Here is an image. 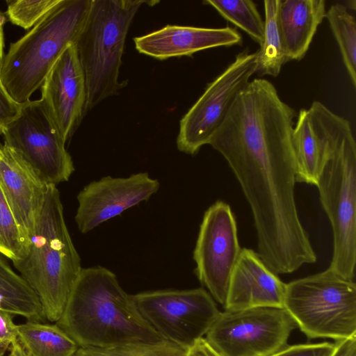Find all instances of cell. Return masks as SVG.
Segmentation results:
<instances>
[{
	"mask_svg": "<svg viewBox=\"0 0 356 356\" xmlns=\"http://www.w3.org/2000/svg\"><path fill=\"white\" fill-rule=\"evenodd\" d=\"M56 324L81 348L164 340L142 316L116 275L102 266L82 268Z\"/></svg>",
	"mask_w": 356,
	"mask_h": 356,
	"instance_id": "cell-1",
	"label": "cell"
},
{
	"mask_svg": "<svg viewBox=\"0 0 356 356\" xmlns=\"http://www.w3.org/2000/svg\"><path fill=\"white\" fill-rule=\"evenodd\" d=\"M12 262L38 297L45 319L56 323L82 269L56 186H48L24 257Z\"/></svg>",
	"mask_w": 356,
	"mask_h": 356,
	"instance_id": "cell-2",
	"label": "cell"
},
{
	"mask_svg": "<svg viewBox=\"0 0 356 356\" xmlns=\"http://www.w3.org/2000/svg\"><path fill=\"white\" fill-rule=\"evenodd\" d=\"M91 0H62L5 54L0 81L18 104L29 100L86 22Z\"/></svg>",
	"mask_w": 356,
	"mask_h": 356,
	"instance_id": "cell-3",
	"label": "cell"
},
{
	"mask_svg": "<svg viewBox=\"0 0 356 356\" xmlns=\"http://www.w3.org/2000/svg\"><path fill=\"white\" fill-rule=\"evenodd\" d=\"M144 0H91L74 43L86 86V113L127 84L120 81L127 35Z\"/></svg>",
	"mask_w": 356,
	"mask_h": 356,
	"instance_id": "cell-4",
	"label": "cell"
},
{
	"mask_svg": "<svg viewBox=\"0 0 356 356\" xmlns=\"http://www.w3.org/2000/svg\"><path fill=\"white\" fill-rule=\"evenodd\" d=\"M316 186L333 233L329 268L353 280L356 262V143L350 122L343 118Z\"/></svg>",
	"mask_w": 356,
	"mask_h": 356,
	"instance_id": "cell-5",
	"label": "cell"
},
{
	"mask_svg": "<svg viewBox=\"0 0 356 356\" xmlns=\"http://www.w3.org/2000/svg\"><path fill=\"white\" fill-rule=\"evenodd\" d=\"M283 307L309 339L356 336V284L330 268L286 284Z\"/></svg>",
	"mask_w": 356,
	"mask_h": 356,
	"instance_id": "cell-6",
	"label": "cell"
},
{
	"mask_svg": "<svg viewBox=\"0 0 356 356\" xmlns=\"http://www.w3.org/2000/svg\"><path fill=\"white\" fill-rule=\"evenodd\" d=\"M296 327L284 307L225 310L204 339L221 356H269L288 345Z\"/></svg>",
	"mask_w": 356,
	"mask_h": 356,
	"instance_id": "cell-7",
	"label": "cell"
},
{
	"mask_svg": "<svg viewBox=\"0 0 356 356\" xmlns=\"http://www.w3.org/2000/svg\"><path fill=\"white\" fill-rule=\"evenodd\" d=\"M142 316L164 339L187 350L207 334L220 314L202 288L131 295Z\"/></svg>",
	"mask_w": 356,
	"mask_h": 356,
	"instance_id": "cell-8",
	"label": "cell"
},
{
	"mask_svg": "<svg viewBox=\"0 0 356 356\" xmlns=\"http://www.w3.org/2000/svg\"><path fill=\"white\" fill-rule=\"evenodd\" d=\"M4 145L17 152L48 185L69 179L74 171L66 143L41 99L22 104L3 134Z\"/></svg>",
	"mask_w": 356,
	"mask_h": 356,
	"instance_id": "cell-9",
	"label": "cell"
},
{
	"mask_svg": "<svg viewBox=\"0 0 356 356\" xmlns=\"http://www.w3.org/2000/svg\"><path fill=\"white\" fill-rule=\"evenodd\" d=\"M257 71V51L244 50L212 82L183 116L177 138V149L194 155L209 145L238 93Z\"/></svg>",
	"mask_w": 356,
	"mask_h": 356,
	"instance_id": "cell-10",
	"label": "cell"
},
{
	"mask_svg": "<svg viewBox=\"0 0 356 356\" xmlns=\"http://www.w3.org/2000/svg\"><path fill=\"white\" fill-rule=\"evenodd\" d=\"M236 225L229 205L216 202L204 214L193 252L198 280L222 306L241 251Z\"/></svg>",
	"mask_w": 356,
	"mask_h": 356,
	"instance_id": "cell-11",
	"label": "cell"
},
{
	"mask_svg": "<svg viewBox=\"0 0 356 356\" xmlns=\"http://www.w3.org/2000/svg\"><path fill=\"white\" fill-rule=\"evenodd\" d=\"M159 181L147 172L127 177L106 176L86 185L78 194L75 222L86 234L156 193Z\"/></svg>",
	"mask_w": 356,
	"mask_h": 356,
	"instance_id": "cell-12",
	"label": "cell"
},
{
	"mask_svg": "<svg viewBox=\"0 0 356 356\" xmlns=\"http://www.w3.org/2000/svg\"><path fill=\"white\" fill-rule=\"evenodd\" d=\"M40 88V99L67 143L86 114L85 76L74 44L63 51Z\"/></svg>",
	"mask_w": 356,
	"mask_h": 356,
	"instance_id": "cell-13",
	"label": "cell"
},
{
	"mask_svg": "<svg viewBox=\"0 0 356 356\" xmlns=\"http://www.w3.org/2000/svg\"><path fill=\"white\" fill-rule=\"evenodd\" d=\"M0 184L26 252L49 185L17 152L1 143Z\"/></svg>",
	"mask_w": 356,
	"mask_h": 356,
	"instance_id": "cell-14",
	"label": "cell"
},
{
	"mask_svg": "<svg viewBox=\"0 0 356 356\" xmlns=\"http://www.w3.org/2000/svg\"><path fill=\"white\" fill-rule=\"evenodd\" d=\"M342 118L318 101L300 110L293 131L296 181L316 186Z\"/></svg>",
	"mask_w": 356,
	"mask_h": 356,
	"instance_id": "cell-15",
	"label": "cell"
},
{
	"mask_svg": "<svg viewBox=\"0 0 356 356\" xmlns=\"http://www.w3.org/2000/svg\"><path fill=\"white\" fill-rule=\"evenodd\" d=\"M286 284L257 252L242 248L230 277L225 310L283 307Z\"/></svg>",
	"mask_w": 356,
	"mask_h": 356,
	"instance_id": "cell-16",
	"label": "cell"
},
{
	"mask_svg": "<svg viewBox=\"0 0 356 356\" xmlns=\"http://www.w3.org/2000/svg\"><path fill=\"white\" fill-rule=\"evenodd\" d=\"M242 36L236 29L203 28L166 25L161 29L134 38L136 50L158 60L190 56L218 47L242 44Z\"/></svg>",
	"mask_w": 356,
	"mask_h": 356,
	"instance_id": "cell-17",
	"label": "cell"
},
{
	"mask_svg": "<svg viewBox=\"0 0 356 356\" xmlns=\"http://www.w3.org/2000/svg\"><path fill=\"white\" fill-rule=\"evenodd\" d=\"M325 14L324 0H280L278 20L288 62L304 58Z\"/></svg>",
	"mask_w": 356,
	"mask_h": 356,
	"instance_id": "cell-18",
	"label": "cell"
},
{
	"mask_svg": "<svg viewBox=\"0 0 356 356\" xmlns=\"http://www.w3.org/2000/svg\"><path fill=\"white\" fill-rule=\"evenodd\" d=\"M17 339L30 356H74L76 342L56 324L27 321L17 325Z\"/></svg>",
	"mask_w": 356,
	"mask_h": 356,
	"instance_id": "cell-19",
	"label": "cell"
},
{
	"mask_svg": "<svg viewBox=\"0 0 356 356\" xmlns=\"http://www.w3.org/2000/svg\"><path fill=\"white\" fill-rule=\"evenodd\" d=\"M0 296L6 312L21 316L28 321L45 319L40 300L26 280L17 273L0 253Z\"/></svg>",
	"mask_w": 356,
	"mask_h": 356,
	"instance_id": "cell-20",
	"label": "cell"
},
{
	"mask_svg": "<svg viewBox=\"0 0 356 356\" xmlns=\"http://www.w3.org/2000/svg\"><path fill=\"white\" fill-rule=\"evenodd\" d=\"M280 2V0L264 1V37L257 51L256 73L260 76H277L283 65L288 62L278 20Z\"/></svg>",
	"mask_w": 356,
	"mask_h": 356,
	"instance_id": "cell-21",
	"label": "cell"
},
{
	"mask_svg": "<svg viewBox=\"0 0 356 356\" xmlns=\"http://www.w3.org/2000/svg\"><path fill=\"white\" fill-rule=\"evenodd\" d=\"M347 5L336 3L326 11L330 27L354 87L356 86V22Z\"/></svg>",
	"mask_w": 356,
	"mask_h": 356,
	"instance_id": "cell-22",
	"label": "cell"
},
{
	"mask_svg": "<svg viewBox=\"0 0 356 356\" xmlns=\"http://www.w3.org/2000/svg\"><path fill=\"white\" fill-rule=\"evenodd\" d=\"M204 4L211 6L227 21L245 31L259 45L264 31V22L251 0H206Z\"/></svg>",
	"mask_w": 356,
	"mask_h": 356,
	"instance_id": "cell-23",
	"label": "cell"
},
{
	"mask_svg": "<svg viewBox=\"0 0 356 356\" xmlns=\"http://www.w3.org/2000/svg\"><path fill=\"white\" fill-rule=\"evenodd\" d=\"M186 350L175 343L163 340L103 348L79 347L74 356H184Z\"/></svg>",
	"mask_w": 356,
	"mask_h": 356,
	"instance_id": "cell-24",
	"label": "cell"
},
{
	"mask_svg": "<svg viewBox=\"0 0 356 356\" xmlns=\"http://www.w3.org/2000/svg\"><path fill=\"white\" fill-rule=\"evenodd\" d=\"M0 253L12 261L26 254L20 232L0 184Z\"/></svg>",
	"mask_w": 356,
	"mask_h": 356,
	"instance_id": "cell-25",
	"label": "cell"
},
{
	"mask_svg": "<svg viewBox=\"0 0 356 356\" xmlns=\"http://www.w3.org/2000/svg\"><path fill=\"white\" fill-rule=\"evenodd\" d=\"M62 0H9L6 15L13 24L24 29L36 25Z\"/></svg>",
	"mask_w": 356,
	"mask_h": 356,
	"instance_id": "cell-26",
	"label": "cell"
},
{
	"mask_svg": "<svg viewBox=\"0 0 356 356\" xmlns=\"http://www.w3.org/2000/svg\"><path fill=\"white\" fill-rule=\"evenodd\" d=\"M335 343L320 342L289 346L269 356H332Z\"/></svg>",
	"mask_w": 356,
	"mask_h": 356,
	"instance_id": "cell-27",
	"label": "cell"
},
{
	"mask_svg": "<svg viewBox=\"0 0 356 356\" xmlns=\"http://www.w3.org/2000/svg\"><path fill=\"white\" fill-rule=\"evenodd\" d=\"M22 104L15 102L0 81V134L19 114Z\"/></svg>",
	"mask_w": 356,
	"mask_h": 356,
	"instance_id": "cell-28",
	"label": "cell"
},
{
	"mask_svg": "<svg viewBox=\"0 0 356 356\" xmlns=\"http://www.w3.org/2000/svg\"><path fill=\"white\" fill-rule=\"evenodd\" d=\"M17 325L13 315L0 310V356H3L13 342L17 340Z\"/></svg>",
	"mask_w": 356,
	"mask_h": 356,
	"instance_id": "cell-29",
	"label": "cell"
},
{
	"mask_svg": "<svg viewBox=\"0 0 356 356\" xmlns=\"http://www.w3.org/2000/svg\"><path fill=\"white\" fill-rule=\"evenodd\" d=\"M335 348L332 356H356V336L336 341Z\"/></svg>",
	"mask_w": 356,
	"mask_h": 356,
	"instance_id": "cell-30",
	"label": "cell"
},
{
	"mask_svg": "<svg viewBox=\"0 0 356 356\" xmlns=\"http://www.w3.org/2000/svg\"><path fill=\"white\" fill-rule=\"evenodd\" d=\"M204 338L198 340L186 350L184 356H208L204 346Z\"/></svg>",
	"mask_w": 356,
	"mask_h": 356,
	"instance_id": "cell-31",
	"label": "cell"
},
{
	"mask_svg": "<svg viewBox=\"0 0 356 356\" xmlns=\"http://www.w3.org/2000/svg\"><path fill=\"white\" fill-rule=\"evenodd\" d=\"M8 356H30L23 348L18 339L12 343Z\"/></svg>",
	"mask_w": 356,
	"mask_h": 356,
	"instance_id": "cell-32",
	"label": "cell"
},
{
	"mask_svg": "<svg viewBox=\"0 0 356 356\" xmlns=\"http://www.w3.org/2000/svg\"><path fill=\"white\" fill-rule=\"evenodd\" d=\"M5 22V17L3 14L0 12V75L3 61L4 58V38H3V26Z\"/></svg>",
	"mask_w": 356,
	"mask_h": 356,
	"instance_id": "cell-33",
	"label": "cell"
},
{
	"mask_svg": "<svg viewBox=\"0 0 356 356\" xmlns=\"http://www.w3.org/2000/svg\"><path fill=\"white\" fill-rule=\"evenodd\" d=\"M204 346L208 356H221L207 343L205 339L204 340Z\"/></svg>",
	"mask_w": 356,
	"mask_h": 356,
	"instance_id": "cell-34",
	"label": "cell"
},
{
	"mask_svg": "<svg viewBox=\"0 0 356 356\" xmlns=\"http://www.w3.org/2000/svg\"><path fill=\"white\" fill-rule=\"evenodd\" d=\"M0 310L6 312V307L5 302L1 296H0Z\"/></svg>",
	"mask_w": 356,
	"mask_h": 356,
	"instance_id": "cell-35",
	"label": "cell"
}]
</instances>
